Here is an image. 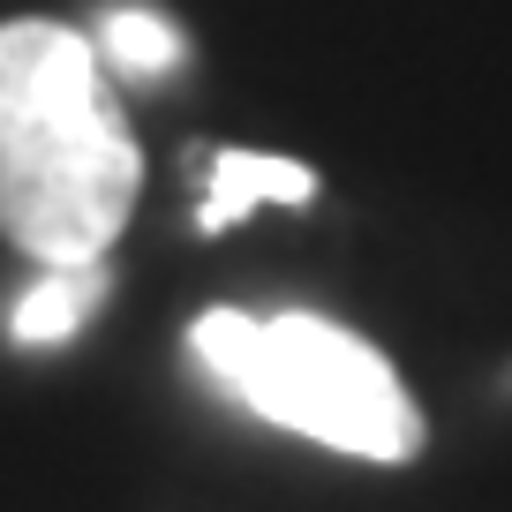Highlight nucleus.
Masks as SVG:
<instances>
[{
	"instance_id": "1",
	"label": "nucleus",
	"mask_w": 512,
	"mask_h": 512,
	"mask_svg": "<svg viewBox=\"0 0 512 512\" xmlns=\"http://www.w3.org/2000/svg\"><path fill=\"white\" fill-rule=\"evenodd\" d=\"M144 151L68 23H0V234L38 264H98L136 211Z\"/></svg>"
},
{
	"instance_id": "2",
	"label": "nucleus",
	"mask_w": 512,
	"mask_h": 512,
	"mask_svg": "<svg viewBox=\"0 0 512 512\" xmlns=\"http://www.w3.org/2000/svg\"><path fill=\"white\" fill-rule=\"evenodd\" d=\"M189 347L219 377V392H234L272 430H294L309 445L384 460V467L422 452V407L407 400L400 369L332 317H309V309H279V317L204 309L189 324Z\"/></svg>"
},
{
	"instance_id": "3",
	"label": "nucleus",
	"mask_w": 512,
	"mask_h": 512,
	"mask_svg": "<svg viewBox=\"0 0 512 512\" xmlns=\"http://www.w3.org/2000/svg\"><path fill=\"white\" fill-rule=\"evenodd\" d=\"M317 196V174L302 159H272V151H219L211 159V189L196 204V226L219 234V226H241L256 204H309Z\"/></svg>"
},
{
	"instance_id": "4",
	"label": "nucleus",
	"mask_w": 512,
	"mask_h": 512,
	"mask_svg": "<svg viewBox=\"0 0 512 512\" xmlns=\"http://www.w3.org/2000/svg\"><path fill=\"white\" fill-rule=\"evenodd\" d=\"M98 302H106V272H98V264H46V279L16 302L8 332H16L23 347H53V339H68Z\"/></svg>"
},
{
	"instance_id": "5",
	"label": "nucleus",
	"mask_w": 512,
	"mask_h": 512,
	"mask_svg": "<svg viewBox=\"0 0 512 512\" xmlns=\"http://www.w3.org/2000/svg\"><path fill=\"white\" fill-rule=\"evenodd\" d=\"M106 53L121 76H166V61H181V38L151 8H113L106 16Z\"/></svg>"
}]
</instances>
